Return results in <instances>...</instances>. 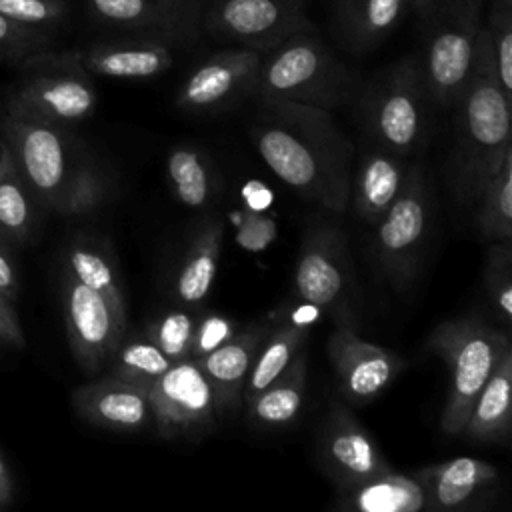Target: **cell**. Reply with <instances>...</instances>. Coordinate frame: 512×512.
Wrapping results in <instances>:
<instances>
[{"label":"cell","instance_id":"obj_1","mask_svg":"<svg viewBox=\"0 0 512 512\" xmlns=\"http://www.w3.org/2000/svg\"><path fill=\"white\" fill-rule=\"evenodd\" d=\"M250 136L262 162L294 194L336 216L348 210L354 146L332 112L258 98Z\"/></svg>","mask_w":512,"mask_h":512},{"label":"cell","instance_id":"obj_2","mask_svg":"<svg viewBox=\"0 0 512 512\" xmlns=\"http://www.w3.org/2000/svg\"><path fill=\"white\" fill-rule=\"evenodd\" d=\"M512 98L502 90L492 58L478 34L470 78L456 104V134L446 182L460 208H472L486 182L512 152Z\"/></svg>","mask_w":512,"mask_h":512},{"label":"cell","instance_id":"obj_3","mask_svg":"<svg viewBox=\"0 0 512 512\" xmlns=\"http://www.w3.org/2000/svg\"><path fill=\"white\" fill-rule=\"evenodd\" d=\"M2 130L18 172L44 206L76 216L102 204L104 176L66 126L6 114Z\"/></svg>","mask_w":512,"mask_h":512},{"label":"cell","instance_id":"obj_4","mask_svg":"<svg viewBox=\"0 0 512 512\" xmlns=\"http://www.w3.org/2000/svg\"><path fill=\"white\" fill-rule=\"evenodd\" d=\"M360 88V78L312 30H302L262 54L254 94L334 112Z\"/></svg>","mask_w":512,"mask_h":512},{"label":"cell","instance_id":"obj_5","mask_svg":"<svg viewBox=\"0 0 512 512\" xmlns=\"http://www.w3.org/2000/svg\"><path fill=\"white\" fill-rule=\"evenodd\" d=\"M484 0H416L420 22L418 52L432 104L452 108L462 94L476 58Z\"/></svg>","mask_w":512,"mask_h":512},{"label":"cell","instance_id":"obj_6","mask_svg":"<svg viewBox=\"0 0 512 512\" xmlns=\"http://www.w3.org/2000/svg\"><path fill=\"white\" fill-rule=\"evenodd\" d=\"M356 100L368 144L404 158L424 144L432 100L418 54H408L380 70L360 88Z\"/></svg>","mask_w":512,"mask_h":512},{"label":"cell","instance_id":"obj_7","mask_svg":"<svg viewBox=\"0 0 512 512\" xmlns=\"http://www.w3.org/2000/svg\"><path fill=\"white\" fill-rule=\"evenodd\" d=\"M508 346V332L478 314L444 320L432 330L426 350L442 358L450 372V386L440 414V428L446 436L462 434L480 388Z\"/></svg>","mask_w":512,"mask_h":512},{"label":"cell","instance_id":"obj_8","mask_svg":"<svg viewBox=\"0 0 512 512\" xmlns=\"http://www.w3.org/2000/svg\"><path fill=\"white\" fill-rule=\"evenodd\" d=\"M294 290L334 326L358 328V284L348 236L336 220L308 222L294 268Z\"/></svg>","mask_w":512,"mask_h":512},{"label":"cell","instance_id":"obj_9","mask_svg":"<svg viewBox=\"0 0 512 512\" xmlns=\"http://www.w3.org/2000/svg\"><path fill=\"white\" fill-rule=\"evenodd\" d=\"M20 68L22 76L8 96L6 114L60 126L94 114L98 92L74 50H44L24 60Z\"/></svg>","mask_w":512,"mask_h":512},{"label":"cell","instance_id":"obj_10","mask_svg":"<svg viewBox=\"0 0 512 512\" xmlns=\"http://www.w3.org/2000/svg\"><path fill=\"white\" fill-rule=\"evenodd\" d=\"M432 194L420 164H408L390 208L374 224L372 258L396 290H406L420 272L432 230Z\"/></svg>","mask_w":512,"mask_h":512},{"label":"cell","instance_id":"obj_11","mask_svg":"<svg viewBox=\"0 0 512 512\" xmlns=\"http://www.w3.org/2000/svg\"><path fill=\"white\" fill-rule=\"evenodd\" d=\"M202 30L220 42L264 54L288 36L314 28L306 0H214L204 8Z\"/></svg>","mask_w":512,"mask_h":512},{"label":"cell","instance_id":"obj_12","mask_svg":"<svg viewBox=\"0 0 512 512\" xmlns=\"http://www.w3.org/2000/svg\"><path fill=\"white\" fill-rule=\"evenodd\" d=\"M146 390L152 424L166 440H196L220 418L214 390L194 358L172 362Z\"/></svg>","mask_w":512,"mask_h":512},{"label":"cell","instance_id":"obj_13","mask_svg":"<svg viewBox=\"0 0 512 512\" xmlns=\"http://www.w3.org/2000/svg\"><path fill=\"white\" fill-rule=\"evenodd\" d=\"M62 300L72 356L88 376H96L106 368L114 348L128 332V324L116 316L112 306L98 292L80 284L66 272L62 280Z\"/></svg>","mask_w":512,"mask_h":512},{"label":"cell","instance_id":"obj_14","mask_svg":"<svg viewBox=\"0 0 512 512\" xmlns=\"http://www.w3.org/2000/svg\"><path fill=\"white\" fill-rule=\"evenodd\" d=\"M328 358L348 404H366L380 396L406 362L394 350L368 342L358 328L338 324L328 338Z\"/></svg>","mask_w":512,"mask_h":512},{"label":"cell","instance_id":"obj_15","mask_svg":"<svg viewBox=\"0 0 512 512\" xmlns=\"http://www.w3.org/2000/svg\"><path fill=\"white\" fill-rule=\"evenodd\" d=\"M316 454L322 472L336 488L354 486L390 468L370 432L342 402H332L320 424Z\"/></svg>","mask_w":512,"mask_h":512},{"label":"cell","instance_id":"obj_16","mask_svg":"<svg viewBox=\"0 0 512 512\" xmlns=\"http://www.w3.org/2000/svg\"><path fill=\"white\" fill-rule=\"evenodd\" d=\"M92 20L118 34H150L194 44L204 0H86Z\"/></svg>","mask_w":512,"mask_h":512},{"label":"cell","instance_id":"obj_17","mask_svg":"<svg viewBox=\"0 0 512 512\" xmlns=\"http://www.w3.org/2000/svg\"><path fill=\"white\" fill-rule=\"evenodd\" d=\"M262 52L230 46L202 60L176 92V106L184 112H210L242 94L254 92Z\"/></svg>","mask_w":512,"mask_h":512},{"label":"cell","instance_id":"obj_18","mask_svg":"<svg viewBox=\"0 0 512 512\" xmlns=\"http://www.w3.org/2000/svg\"><path fill=\"white\" fill-rule=\"evenodd\" d=\"M188 44L150 34H118L74 50L76 60L90 76L116 80H150L168 72L180 48Z\"/></svg>","mask_w":512,"mask_h":512},{"label":"cell","instance_id":"obj_19","mask_svg":"<svg viewBox=\"0 0 512 512\" xmlns=\"http://www.w3.org/2000/svg\"><path fill=\"white\" fill-rule=\"evenodd\" d=\"M72 406L86 422L112 432H138L152 424L148 390L112 374L78 386Z\"/></svg>","mask_w":512,"mask_h":512},{"label":"cell","instance_id":"obj_20","mask_svg":"<svg viewBox=\"0 0 512 512\" xmlns=\"http://www.w3.org/2000/svg\"><path fill=\"white\" fill-rule=\"evenodd\" d=\"M412 476L424 492V510H462L490 490L500 472L486 460L458 456L424 466Z\"/></svg>","mask_w":512,"mask_h":512},{"label":"cell","instance_id":"obj_21","mask_svg":"<svg viewBox=\"0 0 512 512\" xmlns=\"http://www.w3.org/2000/svg\"><path fill=\"white\" fill-rule=\"evenodd\" d=\"M266 334L268 328L264 324H252L212 352L194 358L214 390L220 418L234 412L242 402L250 368Z\"/></svg>","mask_w":512,"mask_h":512},{"label":"cell","instance_id":"obj_22","mask_svg":"<svg viewBox=\"0 0 512 512\" xmlns=\"http://www.w3.org/2000/svg\"><path fill=\"white\" fill-rule=\"evenodd\" d=\"M416 0H334L332 32L352 54H368L388 40Z\"/></svg>","mask_w":512,"mask_h":512},{"label":"cell","instance_id":"obj_23","mask_svg":"<svg viewBox=\"0 0 512 512\" xmlns=\"http://www.w3.org/2000/svg\"><path fill=\"white\" fill-rule=\"evenodd\" d=\"M408 162L404 156L368 144L352 174L348 208L358 220L374 226L400 192Z\"/></svg>","mask_w":512,"mask_h":512},{"label":"cell","instance_id":"obj_24","mask_svg":"<svg viewBox=\"0 0 512 512\" xmlns=\"http://www.w3.org/2000/svg\"><path fill=\"white\" fill-rule=\"evenodd\" d=\"M512 422V344L504 348L488 380L480 388L462 434L474 442L498 444L510 436Z\"/></svg>","mask_w":512,"mask_h":512},{"label":"cell","instance_id":"obj_25","mask_svg":"<svg viewBox=\"0 0 512 512\" xmlns=\"http://www.w3.org/2000/svg\"><path fill=\"white\" fill-rule=\"evenodd\" d=\"M224 226L208 218L190 240L174 280V296L182 306H198L210 294L222 254Z\"/></svg>","mask_w":512,"mask_h":512},{"label":"cell","instance_id":"obj_26","mask_svg":"<svg viewBox=\"0 0 512 512\" xmlns=\"http://www.w3.org/2000/svg\"><path fill=\"white\" fill-rule=\"evenodd\" d=\"M336 504L342 510L360 512H420L424 510V492L414 476L398 474L392 468L358 482L338 488Z\"/></svg>","mask_w":512,"mask_h":512},{"label":"cell","instance_id":"obj_27","mask_svg":"<svg viewBox=\"0 0 512 512\" xmlns=\"http://www.w3.org/2000/svg\"><path fill=\"white\" fill-rule=\"evenodd\" d=\"M306 380L308 360L300 350L268 386L246 400L248 418L262 428H284L292 424L304 404Z\"/></svg>","mask_w":512,"mask_h":512},{"label":"cell","instance_id":"obj_28","mask_svg":"<svg viewBox=\"0 0 512 512\" xmlns=\"http://www.w3.org/2000/svg\"><path fill=\"white\" fill-rule=\"evenodd\" d=\"M64 266L66 274L98 292L112 306L116 316L128 324V302L124 286L114 256L106 248L90 240H76L66 248Z\"/></svg>","mask_w":512,"mask_h":512},{"label":"cell","instance_id":"obj_29","mask_svg":"<svg viewBox=\"0 0 512 512\" xmlns=\"http://www.w3.org/2000/svg\"><path fill=\"white\" fill-rule=\"evenodd\" d=\"M474 228L488 242L512 240V152L486 182L474 202Z\"/></svg>","mask_w":512,"mask_h":512},{"label":"cell","instance_id":"obj_30","mask_svg":"<svg viewBox=\"0 0 512 512\" xmlns=\"http://www.w3.org/2000/svg\"><path fill=\"white\" fill-rule=\"evenodd\" d=\"M166 178L174 198L186 208H204L214 196L208 158L194 146H174L166 156Z\"/></svg>","mask_w":512,"mask_h":512},{"label":"cell","instance_id":"obj_31","mask_svg":"<svg viewBox=\"0 0 512 512\" xmlns=\"http://www.w3.org/2000/svg\"><path fill=\"white\" fill-rule=\"evenodd\" d=\"M306 340V328L298 322H284L268 330L254 364L250 368L242 400H250L264 386H268L300 352Z\"/></svg>","mask_w":512,"mask_h":512},{"label":"cell","instance_id":"obj_32","mask_svg":"<svg viewBox=\"0 0 512 512\" xmlns=\"http://www.w3.org/2000/svg\"><path fill=\"white\" fill-rule=\"evenodd\" d=\"M34 212L30 190L6 144H0V232L8 240L24 242L32 230Z\"/></svg>","mask_w":512,"mask_h":512},{"label":"cell","instance_id":"obj_33","mask_svg":"<svg viewBox=\"0 0 512 512\" xmlns=\"http://www.w3.org/2000/svg\"><path fill=\"white\" fill-rule=\"evenodd\" d=\"M172 366V360L146 336H122L106 368L108 374L148 388L160 374Z\"/></svg>","mask_w":512,"mask_h":512},{"label":"cell","instance_id":"obj_34","mask_svg":"<svg viewBox=\"0 0 512 512\" xmlns=\"http://www.w3.org/2000/svg\"><path fill=\"white\" fill-rule=\"evenodd\" d=\"M502 90L512 98V6L492 2L480 28Z\"/></svg>","mask_w":512,"mask_h":512},{"label":"cell","instance_id":"obj_35","mask_svg":"<svg viewBox=\"0 0 512 512\" xmlns=\"http://www.w3.org/2000/svg\"><path fill=\"white\" fill-rule=\"evenodd\" d=\"M198 316L186 308H172L148 324L146 336L172 360L190 358Z\"/></svg>","mask_w":512,"mask_h":512},{"label":"cell","instance_id":"obj_36","mask_svg":"<svg viewBox=\"0 0 512 512\" xmlns=\"http://www.w3.org/2000/svg\"><path fill=\"white\" fill-rule=\"evenodd\" d=\"M484 284L490 304L502 324L512 320V250L506 242H492L484 264Z\"/></svg>","mask_w":512,"mask_h":512},{"label":"cell","instance_id":"obj_37","mask_svg":"<svg viewBox=\"0 0 512 512\" xmlns=\"http://www.w3.org/2000/svg\"><path fill=\"white\" fill-rule=\"evenodd\" d=\"M0 14L10 20L52 34L70 14L66 0H0Z\"/></svg>","mask_w":512,"mask_h":512},{"label":"cell","instance_id":"obj_38","mask_svg":"<svg viewBox=\"0 0 512 512\" xmlns=\"http://www.w3.org/2000/svg\"><path fill=\"white\" fill-rule=\"evenodd\" d=\"M52 34L28 28L0 14V60L22 64L30 56L52 50Z\"/></svg>","mask_w":512,"mask_h":512},{"label":"cell","instance_id":"obj_39","mask_svg":"<svg viewBox=\"0 0 512 512\" xmlns=\"http://www.w3.org/2000/svg\"><path fill=\"white\" fill-rule=\"evenodd\" d=\"M234 334H236V326L228 316L216 314V312L204 314L196 322L190 358H200V356L212 352L214 348H218L220 344L230 340Z\"/></svg>","mask_w":512,"mask_h":512},{"label":"cell","instance_id":"obj_40","mask_svg":"<svg viewBox=\"0 0 512 512\" xmlns=\"http://www.w3.org/2000/svg\"><path fill=\"white\" fill-rule=\"evenodd\" d=\"M242 222H238V244H242L248 250H262L276 232V224L270 218L252 214V212H242L240 216Z\"/></svg>","mask_w":512,"mask_h":512},{"label":"cell","instance_id":"obj_41","mask_svg":"<svg viewBox=\"0 0 512 512\" xmlns=\"http://www.w3.org/2000/svg\"><path fill=\"white\" fill-rule=\"evenodd\" d=\"M0 338L8 344H14L16 348H24L26 340L16 316V310L12 306V300L0 292Z\"/></svg>","mask_w":512,"mask_h":512},{"label":"cell","instance_id":"obj_42","mask_svg":"<svg viewBox=\"0 0 512 512\" xmlns=\"http://www.w3.org/2000/svg\"><path fill=\"white\" fill-rule=\"evenodd\" d=\"M4 234L0 232V292L14 300L18 296V276L10 254L4 248Z\"/></svg>","mask_w":512,"mask_h":512},{"label":"cell","instance_id":"obj_43","mask_svg":"<svg viewBox=\"0 0 512 512\" xmlns=\"http://www.w3.org/2000/svg\"><path fill=\"white\" fill-rule=\"evenodd\" d=\"M0 498L4 500L6 506L12 502V478L2 454H0Z\"/></svg>","mask_w":512,"mask_h":512},{"label":"cell","instance_id":"obj_44","mask_svg":"<svg viewBox=\"0 0 512 512\" xmlns=\"http://www.w3.org/2000/svg\"><path fill=\"white\" fill-rule=\"evenodd\" d=\"M492 2H500V4H506V6H512V0H492Z\"/></svg>","mask_w":512,"mask_h":512},{"label":"cell","instance_id":"obj_45","mask_svg":"<svg viewBox=\"0 0 512 512\" xmlns=\"http://www.w3.org/2000/svg\"><path fill=\"white\" fill-rule=\"evenodd\" d=\"M2 508H6V504H4V500L0 498V510H2Z\"/></svg>","mask_w":512,"mask_h":512},{"label":"cell","instance_id":"obj_46","mask_svg":"<svg viewBox=\"0 0 512 512\" xmlns=\"http://www.w3.org/2000/svg\"><path fill=\"white\" fill-rule=\"evenodd\" d=\"M414 4H416V2H414Z\"/></svg>","mask_w":512,"mask_h":512}]
</instances>
